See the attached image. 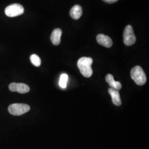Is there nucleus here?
<instances>
[{
  "label": "nucleus",
  "instance_id": "obj_6",
  "mask_svg": "<svg viewBox=\"0 0 149 149\" xmlns=\"http://www.w3.org/2000/svg\"><path fill=\"white\" fill-rule=\"evenodd\" d=\"M9 89L12 92H17L19 93H26L30 91L28 86L23 83H12L9 85Z\"/></svg>",
  "mask_w": 149,
  "mask_h": 149
},
{
  "label": "nucleus",
  "instance_id": "obj_14",
  "mask_svg": "<svg viewBox=\"0 0 149 149\" xmlns=\"http://www.w3.org/2000/svg\"><path fill=\"white\" fill-rule=\"evenodd\" d=\"M103 1H104L105 2L108 3H113L117 2L118 0H103Z\"/></svg>",
  "mask_w": 149,
  "mask_h": 149
},
{
  "label": "nucleus",
  "instance_id": "obj_3",
  "mask_svg": "<svg viewBox=\"0 0 149 149\" xmlns=\"http://www.w3.org/2000/svg\"><path fill=\"white\" fill-rule=\"evenodd\" d=\"M31 108L30 106L26 104L23 103H14L12 104L8 107V111L12 115L19 116L27 113Z\"/></svg>",
  "mask_w": 149,
  "mask_h": 149
},
{
  "label": "nucleus",
  "instance_id": "obj_2",
  "mask_svg": "<svg viewBox=\"0 0 149 149\" xmlns=\"http://www.w3.org/2000/svg\"><path fill=\"white\" fill-rule=\"evenodd\" d=\"M130 75L132 79L138 85H144L146 82V74L140 66H136L133 68L131 70Z\"/></svg>",
  "mask_w": 149,
  "mask_h": 149
},
{
  "label": "nucleus",
  "instance_id": "obj_7",
  "mask_svg": "<svg viewBox=\"0 0 149 149\" xmlns=\"http://www.w3.org/2000/svg\"><path fill=\"white\" fill-rule=\"evenodd\" d=\"M97 41L98 44L106 48H110L113 45L111 38L103 34H100L97 36Z\"/></svg>",
  "mask_w": 149,
  "mask_h": 149
},
{
  "label": "nucleus",
  "instance_id": "obj_11",
  "mask_svg": "<svg viewBox=\"0 0 149 149\" xmlns=\"http://www.w3.org/2000/svg\"><path fill=\"white\" fill-rule=\"evenodd\" d=\"M70 16L74 19H78L82 15V9L80 5H74L70 11Z\"/></svg>",
  "mask_w": 149,
  "mask_h": 149
},
{
  "label": "nucleus",
  "instance_id": "obj_4",
  "mask_svg": "<svg viewBox=\"0 0 149 149\" xmlns=\"http://www.w3.org/2000/svg\"><path fill=\"white\" fill-rule=\"evenodd\" d=\"M24 12L22 6L18 3H14L7 6L5 9L6 16L10 17H15L20 16Z\"/></svg>",
  "mask_w": 149,
  "mask_h": 149
},
{
  "label": "nucleus",
  "instance_id": "obj_1",
  "mask_svg": "<svg viewBox=\"0 0 149 149\" xmlns=\"http://www.w3.org/2000/svg\"><path fill=\"white\" fill-rule=\"evenodd\" d=\"M93 63V59L91 58L82 57L77 62V66L80 70L81 74L85 77H90L93 74L91 65Z\"/></svg>",
  "mask_w": 149,
  "mask_h": 149
},
{
  "label": "nucleus",
  "instance_id": "obj_10",
  "mask_svg": "<svg viewBox=\"0 0 149 149\" xmlns=\"http://www.w3.org/2000/svg\"><path fill=\"white\" fill-rule=\"evenodd\" d=\"M62 35V31L60 28H56L54 30L51 37V41L54 45H58L61 42V37Z\"/></svg>",
  "mask_w": 149,
  "mask_h": 149
},
{
  "label": "nucleus",
  "instance_id": "obj_5",
  "mask_svg": "<svg viewBox=\"0 0 149 149\" xmlns=\"http://www.w3.org/2000/svg\"><path fill=\"white\" fill-rule=\"evenodd\" d=\"M124 43L127 46L133 45L136 42V37L134 33L133 28L130 25L125 27L123 34Z\"/></svg>",
  "mask_w": 149,
  "mask_h": 149
},
{
  "label": "nucleus",
  "instance_id": "obj_8",
  "mask_svg": "<svg viewBox=\"0 0 149 149\" xmlns=\"http://www.w3.org/2000/svg\"><path fill=\"white\" fill-rule=\"evenodd\" d=\"M106 82L112 88L117 91L120 90L122 88V85L120 82L116 81L113 76L111 74H107L106 76Z\"/></svg>",
  "mask_w": 149,
  "mask_h": 149
},
{
  "label": "nucleus",
  "instance_id": "obj_9",
  "mask_svg": "<svg viewBox=\"0 0 149 149\" xmlns=\"http://www.w3.org/2000/svg\"><path fill=\"white\" fill-rule=\"evenodd\" d=\"M108 92L112 97V102L113 104L117 106H120L122 104V101L118 91L110 88L108 90Z\"/></svg>",
  "mask_w": 149,
  "mask_h": 149
},
{
  "label": "nucleus",
  "instance_id": "obj_12",
  "mask_svg": "<svg viewBox=\"0 0 149 149\" xmlns=\"http://www.w3.org/2000/svg\"><path fill=\"white\" fill-rule=\"evenodd\" d=\"M68 80V74H61L60 77V80H59V86L63 88H65L67 86Z\"/></svg>",
  "mask_w": 149,
  "mask_h": 149
},
{
  "label": "nucleus",
  "instance_id": "obj_13",
  "mask_svg": "<svg viewBox=\"0 0 149 149\" xmlns=\"http://www.w3.org/2000/svg\"><path fill=\"white\" fill-rule=\"evenodd\" d=\"M30 60L32 64L36 67H39L41 65V59L36 54H33L31 57Z\"/></svg>",
  "mask_w": 149,
  "mask_h": 149
}]
</instances>
